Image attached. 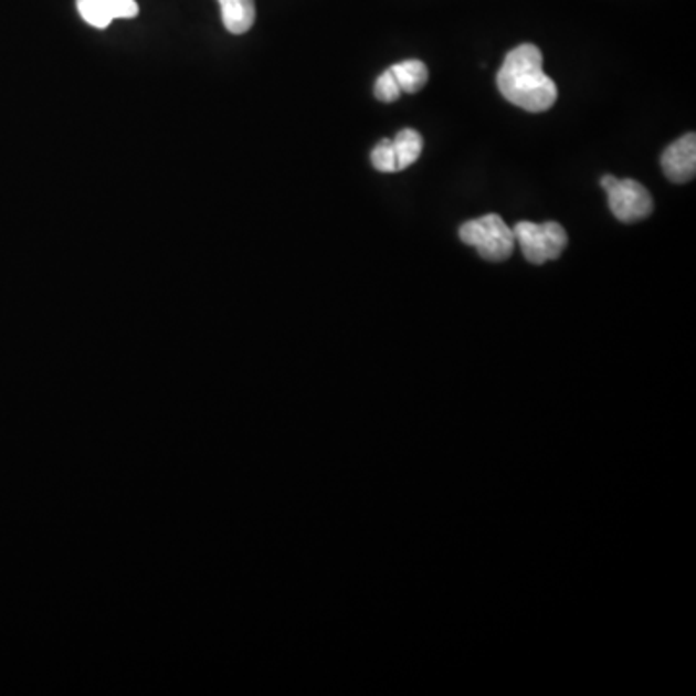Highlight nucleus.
<instances>
[{
  "label": "nucleus",
  "mask_w": 696,
  "mask_h": 696,
  "mask_svg": "<svg viewBox=\"0 0 696 696\" xmlns=\"http://www.w3.org/2000/svg\"><path fill=\"white\" fill-rule=\"evenodd\" d=\"M503 97L528 113H544L557 101V85L544 72V56L536 45L525 43L510 51L497 72Z\"/></svg>",
  "instance_id": "obj_1"
},
{
  "label": "nucleus",
  "mask_w": 696,
  "mask_h": 696,
  "mask_svg": "<svg viewBox=\"0 0 696 696\" xmlns=\"http://www.w3.org/2000/svg\"><path fill=\"white\" fill-rule=\"evenodd\" d=\"M458 236L464 244L474 246L487 262H505L515 252V234L502 217L495 213L472 219L461 226Z\"/></svg>",
  "instance_id": "obj_2"
},
{
  "label": "nucleus",
  "mask_w": 696,
  "mask_h": 696,
  "mask_svg": "<svg viewBox=\"0 0 696 696\" xmlns=\"http://www.w3.org/2000/svg\"><path fill=\"white\" fill-rule=\"evenodd\" d=\"M515 242L523 250L526 260L534 265L557 260L563 254L567 247V232L561 224L556 221H546V223H530V221H520L513 229Z\"/></svg>",
  "instance_id": "obj_3"
},
{
  "label": "nucleus",
  "mask_w": 696,
  "mask_h": 696,
  "mask_svg": "<svg viewBox=\"0 0 696 696\" xmlns=\"http://www.w3.org/2000/svg\"><path fill=\"white\" fill-rule=\"evenodd\" d=\"M602 188L608 192L611 213L621 223H636L652 213L654 201L648 190L633 178L619 180L613 175L602 178Z\"/></svg>",
  "instance_id": "obj_4"
},
{
  "label": "nucleus",
  "mask_w": 696,
  "mask_h": 696,
  "mask_svg": "<svg viewBox=\"0 0 696 696\" xmlns=\"http://www.w3.org/2000/svg\"><path fill=\"white\" fill-rule=\"evenodd\" d=\"M662 169L665 177L675 184H685L695 178L696 172V136L687 134L673 141L662 155Z\"/></svg>",
  "instance_id": "obj_5"
},
{
  "label": "nucleus",
  "mask_w": 696,
  "mask_h": 696,
  "mask_svg": "<svg viewBox=\"0 0 696 696\" xmlns=\"http://www.w3.org/2000/svg\"><path fill=\"white\" fill-rule=\"evenodd\" d=\"M76 7L85 22L97 30H105L118 18H136L139 10L136 0H76Z\"/></svg>",
  "instance_id": "obj_6"
},
{
  "label": "nucleus",
  "mask_w": 696,
  "mask_h": 696,
  "mask_svg": "<svg viewBox=\"0 0 696 696\" xmlns=\"http://www.w3.org/2000/svg\"><path fill=\"white\" fill-rule=\"evenodd\" d=\"M219 7L224 28L232 35H242L252 30L255 22L254 0H219Z\"/></svg>",
  "instance_id": "obj_7"
},
{
  "label": "nucleus",
  "mask_w": 696,
  "mask_h": 696,
  "mask_svg": "<svg viewBox=\"0 0 696 696\" xmlns=\"http://www.w3.org/2000/svg\"><path fill=\"white\" fill-rule=\"evenodd\" d=\"M402 93H418L428 84V68L422 61H402L389 66Z\"/></svg>",
  "instance_id": "obj_8"
},
{
  "label": "nucleus",
  "mask_w": 696,
  "mask_h": 696,
  "mask_svg": "<svg viewBox=\"0 0 696 696\" xmlns=\"http://www.w3.org/2000/svg\"><path fill=\"white\" fill-rule=\"evenodd\" d=\"M393 147L399 170H404L418 161V157L422 154V147H424V139L416 130L404 128L394 136Z\"/></svg>",
  "instance_id": "obj_9"
},
{
  "label": "nucleus",
  "mask_w": 696,
  "mask_h": 696,
  "mask_svg": "<svg viewBox=\"0 0 696 696\" xmlns=\"http://www.w3.org/2000/svg\"><path fill=\"white\" fill-rule=\"evenodd\" d=\"M371 165L379 172H399L397 155H394L393 139H381L371 151Z\"/></svg>",
  "instance_id": "obj_10"
},
{
  "label": "nucleus",
  "mask_w": 696,
  "mask_h": 696,
  "mask_svg": "<svg viewBox=\"0 0 696 696\" xmlns=\"http://www.w3.org/2000/svg\"><path fill=\"white\" fill-rule=\"evenodd\" d=\"M373 93H376V99L383 101V103H393V101L401 97V87L397 84V80H394L391 70L387 68L386 72L376 80Z\"/></svg>",
  "instance_id": "obj_11"
}]
</instances>
